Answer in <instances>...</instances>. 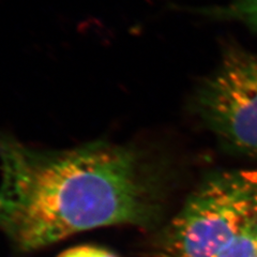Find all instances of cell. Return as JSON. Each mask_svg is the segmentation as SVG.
I'll list each match as a JSON object with an SVG mask.
<instances>
[{
  "mask_svg": "<svg viewBox=\"0 0 257 257\" xmlns=\"http://www.w3.org/2000/svg\"><path fill=\"white\" fill-rule=\"evenodd\" d=\"M189 11L213 22L238 24L257 34V0H229L222 5L190 8Z\"/></svg>",
  "mask_w": 257,
  "mask_h": 257,
  "instance_id": "cell-4",
  "label": "cell"
},
{
  "mask_svg": "<svg viewBox=\"0 0 257 257\" xmlns=\"http://www.w3.org/2000/svg\"><path fill=\"white\" fill-rule=\"evenodd\" d=\"M256 222L246 224L214 257H257Z\"/></svg>",
  "mask_w": 257,
  "mask_h": 257,
  "instance_id": "cell-5",
  "label": "cell"
},
{
  "mask_svg": "<svg viewBox=\"0 0 257 257\" xmlns=\"http://www.w3.org/2000/svg\"><path fill=\"white\" fill-rule=\"evenodd\" d=\"M256 230H257V222H256Z\"/></svg>",
  "mask_w": 257,
  "mask_h": 257,
  "instance_id": "cell-7",
  "label": "cell"
},
{
  "mask_svg": "<svg viewBox=\"0 0 257 257\" xmlns=\"http://www.w3.org/2000/svg\"><path fill=\"white\" fill-rule=\"evenodd\" d=\"M58 257H117L105 248L93 245H79L62 252Z\"/></svg>",
  "mask_w": 257,
  "mask_h": 257,
  "instance_id": "cell-6",
  "label": "cell"
},
{
  "mask_svg": "<svg viewBox=\"0 0 257 257\" xmlns=\"http://www.w3.org/2000/svg\"><path fill=\"white\" fill-rule=\"evenodd\" d=\"M0 230L22 252L88 229L163 225L170 173L135 146L40 150L0 132Z\"/></svg>",
  "mask_w": 257,
  "mask_h": 257,
  "instance_id": "cell-1",
  "label": "cell"
},
{
  "mask_svg": "<svg viewBox=\"0 0 257 257\" xmlns=\"http://www.w3.org/2000/svg\"><path fill=\"white\" fill-rule=\"evenodd\" d=\"M189 110L224 149L257 159V53L224 42L214 70L193 89Z\"/></svg>",
  "mask_w": 257,
  "mask_h": 257,
  "instance_id": "cell-3",
  "label": "cell"
},
{
  "mask_svg": "<svg viewBox=\"0 0 257 257\" xmlns=\"http://www.w3.org/2000/svg\"><path fill=\"white\" fill-rule=\"evenodd\" d=\"M257 219V167L208 173L155 231L150 257H214Z\"/></svg>",
  "mask_w": 257,
  "mask_h": 257,
  "instance_id": "cell-2",
  "label": "cell"
}]
</instances>
